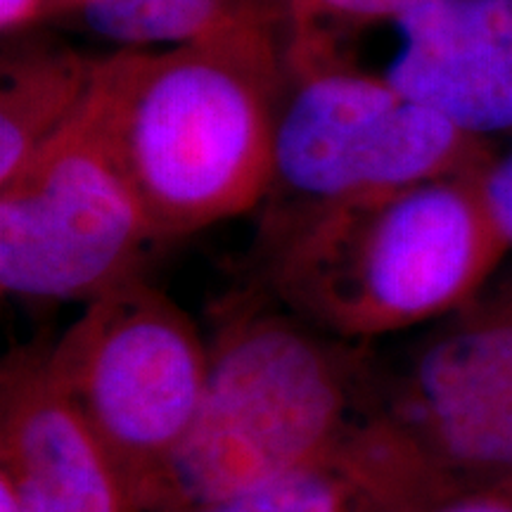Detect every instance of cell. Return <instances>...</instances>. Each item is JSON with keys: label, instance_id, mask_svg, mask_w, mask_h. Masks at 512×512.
<instances>
[{"label": "cell", "instance_id": "obj_12", "mask_svg": "<svg viewBox=\"0 0 512 512\" xmlns=\"http://www.w3.org/2000/svg\"><path fill=\"white\" fill-rule=\"evenodd\" d=\"M166 512H384L373 491L342 460H328L283 477L178 505Z\"/></svg>", "mask_w": 512, "mask_h": 512}, {"label": "cell", "instance_id": "obj_14", "mask_svg": "<svg viewBox=\"0 0 512 512\" xmlns=\"http://www.w3.org/2000/svg\"><path fill=\"white\" fill-rule=\"evenodd\" d=\"M413 512H512V482L456 491Z\"/></svg>", "mask_w": 512, "mask_h": 512}, {"label": "cell", "instance_id": "obj_15", "mask_svg": "<svg viewBox=\"0 0 512 512\" xmlns=\"http://www.w3.org/2000/svg\"><path fill=\"white\" fill-rule=\"evenodd\" d=\"M484 190L505 238L512 245V145L484 166Z\"/></svg>", "mask_w": 512, "mask_h": 512}, {"label": "cell", "instance_id": "obj_2", "mask_svg": "<svg viewBox=\"0 0 512 512\" xmlns=\"http://www.w3.org/2000/svg\"><path fill=\"white\" fill-rule=\"evenodd\" d=\"M484 166L266 216V297L366 344L463 309L512 256L486 197Z\"/></svg>", "mask_w": 512, "mask_h": 512}, {"label": "cell", "instance_id": "obj_13", "mask_svg": "<svg viewBox=\"0 0 512 512\" xmlns=\"http://www.w3.org/2000/svg\"><path fill=\"white\" fill-rule=\"evenodd\" d=\"M418 0H294L297 8V43H320L335 34L389 22Z\"/></svg>", "mask_w": 512, "mask_h": 512}, {"label": "cell", "instance_id": "obj_10", "mask_svg": "<svg viewBox=\"0 0 512 512\" xmlns=\"http://www.w3.org/2000/svg\"><path fill=\"white\" fill-rule=\"evenodd\" d=\"M0 91V185L79 119L95 60L72 50H41L5 60Z\"/></svg>", "mask_w": 512, "mask_h": 512}, {"label": "cell", "instance_id": "obj_17", "mask_svg": "<svg viewBox=\"0 0 512 512\" xmlns=\"http://www.w3.org/2000/svg\"><path fill=\"white\" fill-rule=\"evenodd\" d=\"M0 512H22L15 494H12L10 486L5 482H0Z\"/></svg>", "mask_w": 512, "mask_h": 512}, {"label": "cell", "instance_id": "obj_7", "mask_svg": "<svg viewBox=\"0 0 512 512\" xmlns=\"http://www.w3.org/2000/svg\"><path fill=\"white\" fill-rule=\"evenodd\" d=\"M166 242L81 114L0 185V290L36 302H93L140 278Z\"/></svg>", "mask_w": 512, "mask_h": 512}, {"label": "cell", "instance_id": "obj_8", "mask_svg": "<svg viewBox=\"0 0 512 512\" xmlns=\"http://www.w3.org/2000/svg\"><path fill=\"white\" fill-rule=\"evenodd\" d=\"M382 24L394 48L370 74L463 133L512 136V0H418Z\"/></svg>", "mask_w": 512, "mask_h": 512}, {"label": "cell", "instance_id": "obj_9", "mask_svg": "<svg viewBox=\"0 0 512 512\" xmlns=\"http://www.w3.org/2000/svg\"><path fill=\"white\" fill-rule=\"evenodd\" d=\"M0 482L22 512H143L110 451L57 387L46 351L17 349L3 361Z\"/></svg>", "mask_w": 512, "mask_h": 512}, {"label": "cell", "instance_id": "obj_1", "mask_svg": "<svg viewBox=\"0 0 512 512\" xmlns=\"http://www.w3.org/2000/svg\"><path fill=\"white\" fill-rule=\"evenodd\" d=\"M283 72L252 8L197 41L95 60L83 126L164 240L261 207Z\"/></svg>", "mask_w": 512, "mask_h": 512}, {"label": "cell", "instance_id": "obj_5", "mask_svg": "<svg viewBox=\"0 0 512 512\" xmlns=\"http://www.w3.org/2000/svg\"><path fill=\"white\" fill-rule=\"evenodd\" d=\"M46 366L150 512L200 411L209 339L140 275L83 304Z\"/></svg>", "mask_w": 512, "mask_h": 512}, {"label": "cell", "instance_id": "obj_18", "mask_svg": "<svg viewBox=\"0 0 512 512\" xmlns=\"http://www.w3.org/2000/svg\"><path fill=\"white\" fill-rule=\"evenodd\" d=\"M69 3H72V0H57V5H60V8H67Z\"/></svg>", "mask_w": 512, "mask_h": 512}, {"label": "cell", "instance_id": "obj_6", "mask_svg": "<svg viewBox=\"0 0 512 512\" xmlns=\"http://www.w3.org/2000/svg\"><path fill=\"white\" fill-rule=\"evenodd\" d=\"M273 136L266 216L377 195L491 162L463 133L382 76L342 62H294Z\"/></svg>", "mask_w": 512, "mask_h": 512}, {"label": "cell", "instance_id": "obj_11", "mask_svg": "<svg viewBox=\"0 0 512 512\" xmlns=\"http://www.w3.org/2000/svg\"><path fill=\"white\" fill-rule=\"evenodd\" d=\"M245 8L233 0H72L67 5L91 34L124 50L183 46Z\"/></svg>", "mask_w": 512, "mask_h": 512}, {"label": "cell", "instance_id": "obj_4", "mask_svg": "<svg viewBox=\"0 0 512 512\" xmlns=\"http://www.w3.org/2000/svg\"><path fill=\"white\" fill-rule=\"evenodd\" d=\"M339 460L384 512L512 482V256L489 285L394 358H373Z\"/></svg>", "mask_w": 512, "mask_h": 512}, {"label": "cell", "instance_id": "obj_16", "mask_svg": "<svg viewBox=\"0 0 512 512\" xmlns=\"http://www.w3.org/2000/svg\"><path fill=\"white\" fill-rule=\"evenodd\" d=\"M48 0H0V24L5 31L19 29L41 15Z\"/></svg>", "mask_w": 512, "mask_h": 512}, {"label": "cell", "instance_id": "obj_3", "mask_svg": "<svg viewBox=\"0 0 512 512\" xmlns=\"http://www.w3.org/2000/svg\"><path fill=\"white\" fill-rule=\"evenodd\" d=\"M373 349L271 297L233 306L209 337L207 384L150 512L337 460L366 406Z\"/></svg>", "mask_w": 512, "mask_h": 512}]
</instances>
